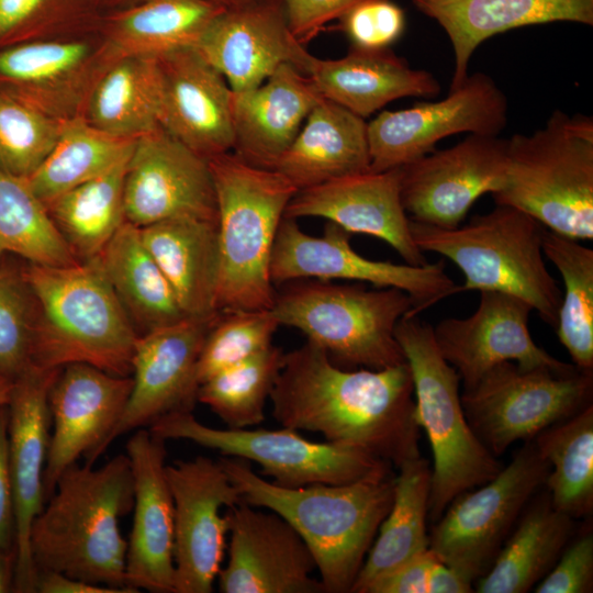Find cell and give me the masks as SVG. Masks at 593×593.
Segmentation results:
<instances>
[{
    "label": "cell",
    "instance_id": "1",
    "mask_svg": "<svg viewBox=\"0 0 593 593\" xmlns=\"http://www.w3.org/2000/svg\"><path fill=\"white\" fill-rule=\"evenodd\" d=\"M269 400L282 427L318 433L328 443L363 451L396 469L419 456V427L407 362L346 369L306 340L284 353Z\"/></svg>",
    "mask_w": 593,
    "mask_h": 593
},
{
    "label": "cell",
    "instance_id": "2",
    "mask_svg": "<svg viewBox=\"0 0 593 593\" xmlns=\"http://www.w3.org/2000/svg\"><path fill=\"white\" fill-rule=\"evenodd\" d=\"M134 503L133 474L126 454L100 468L68 467L30 530L36 571L59 572L116 589L126 586L127 541L120 521Z\"/></svg>",
    "mask_w": 593,
    "mask_h": 593
},
{
    "label": "cell",
    "instance_id": "3",
    "mask_svg": "<svg viewBox=\"0 0 593 593\" xmlns=\"http://www.w3.org/2000/svg\"><path fill=\"white\" fill-rule=\"evenodd\" d=\"M242 501L280 515L309 547L325 593H350L394 495L395 474L346 484L284 488L250 462L219 459Z\"/></svg>",
    "mask_w": 593,
    "mask_h": 593
},
{
    "label": "cell",
    "instance_id": "4",
    "mask_svg": "<svg viewBox=\"0 0 593 593\" xmlns=\"http://www.w3.org/2000/svg\"><path fill=\"white\" fill-rule=\"evenodd\" d=\"M24 269L37 307L31 363H87L130 377L138 333L98 257L70 266L25 262Z\"/></svg>",
    "mask_w": 593,
    "mask_h": 593
},
{
    "label": "cell",
    "instance_id": "5",
    "mask_svg": "<svg viewBox=\"0 0 593 593\" xmlns=\"http://www.w3.org/2000/svg\"><path fill=\"white\" fill-rule=\"evenodd\" d=\"M208 161L217 209L216 311L271 310V254L298 189L280 172L249 165L233 152Z\"/></svg>",
    "mask_w": 593,
    "mask_h": 593
},
{
    "label": "cell",
    "instance_id": "6",
    "mask_svg": "<svg viewBox=\"0 0 593 593\" xmlns=\"http://www.w3.org/2000/svg\"><path fill=\"white\" fill-rule=\"evenodd\" d=\"M496 204L518 209L557 234L593 238V120L556 110L544 127L507 139Z\"/></svg>",
    "mask_w": 593,
    "mask_h": 593
},
{
    "label": "cell",
    "instance_id": "7",
    "mask_svg": "<svg viewBox=\"0 0 593 593\" xmlns=\"http://www.w3.org/2000/svg\"><path fill=\"white\" fill-rule=\"evenodd\" d=\"M414 243L451 260L463 273L461 291H497L526 301L553 329L562 300L542 251L546 227L508 205L473 216L463 226L440 228L410 221Z\"/></svg>",
    "mask_w": 593,
    "mask_h": 593
},
{
    "label": "cell",
    "instance_id": "8",
    "mask_svg": "<svg viewBox=\"0 0 593 593\" xmlns=\"http://www.w3.org/2000/svg\"><path fill=\"white\" fill-rule=\"evenodd\" d=\"M276 291L271 312L346 369L379 370L406 362L395 337L398 322L413 310L396 288L366 289L318 279H298Z\"/></svg>",
    "mask_w": 593,
    "mask_h": 593
},
{
    "label": "cell",
    "instance_id": "9",
    "mask_svg": "<svg viewBox=\"0 0 593 593\" xmlns=\"http://www.w3.org/2000/svg\"><path fill=\"white\" fill-rule=\"evenodd\" d=\"M395 337L412 372L414 416L433 452L428 518L436 522L457 495L490 481L503 466L470 427L460 377L440 355L433 326L406 314Z\"/></svg>",
    "mask_w": 593,
    "mask_h": 593
},
{
    "label": "cell",
    "instance_id": "10",
    "mask_svg": "<svg viewBox=\"0 0 593 593\" xmlns=\"http://www.w3.org/2000/svg\"><path fill=\"white\" fill-rule=\"evenodd\" d=\"M148 429L165 441L190 440L223 457L254 461L284 488L346 484L393 473L384 460L333 443L311 441L288 427L221 429L202 424L192 411H182L158 418Z\"/></svg>",
    "mask_w": 593,
    "mask_h": 593
},
{
    "label": "cell",
    "instance_id": "11",
    "mask_svg": "<svg viewBox=\"0 0 593 593\" xmlns=\"http://www.w3.org/2000/svg\"><path fill=\"white\" fill-rule=\"evenodd\" d=\"M592 393L593 372L504 361L463 390L461 402L470 427L497 457L592 404Z\"/></svg>",
    "mask_w": 593,
    "mask_h": 593
},
{
    "label": "cell",
    "instance_id": "12",
    "mask_svg": "<svg viewBox=\"0 0 593 593\" xmlns=\"http://www.w3.org/2000/svg\"><path fill=\"white\" fill-rule=\"evenodd\" d=\"M550 466L534 439L490 481L457 495L434 522L429 550L471 582L491 567Z\"/></svg>",
    "mask_w": 593,
    "mask_h": 593
},
{
    "label": "cell",
    "instance_id": "13",
    "mask_svg": "<svg viewBox=\"0 0 593 593\" xmlns=\"http://www.w3.org/2000/svg\"><path fill=\"white\" fill-rule=\"evenodd\" d=\"M350 236L332 222L322 236H312L301 230L296 220L283 216L270 259L272 283L342 279L368 282L374 288H396L413 301V310L407 315H418L459 293V286L445 272L443 261L413 266L368 259L351 247Z\"/></svg>",
    "mask_w": 593,
    "mask_h": 593
},
{
    "label": "cell",
    "instance_id": "14",
    "mask_svg": "<svg viewBox=\"0 0 593 593\" xmlns=\"http://www.w3.org/2000/svg\"><path fill=\"white\" fill-rule=\"evenodd\" d=\"M507 99L483 72L468 75L439 101L382 111L367 123L370 170L402 167L458 133L497 136L507 122Z\"/></svg>",
    "mask_w": 593,
    "mask_h": 593
},
{
    "label": "cell",
    "instance_id": "15",
    "mask_svg": "<svg viewBox=\"0 0 593 593\" xmlns=\"http://www.w3.org/2000/svg\"><path fill=\"white\" fill-rule=\"evenodd\" d=\"M116 57L99 27L0 49V90L65 122L81 116L89 93Z\"/></svg>",
    "mask_w": 593,
    "mask_h": 593
},
{
    "label": "cell",
    "instance_id": "16",
    "mask_svg": "<svg viewBox=\"0 0 593 593\" xmlns=\"http://www.w3.org/2000/svg\"><path fill=\"white\" fill-rule=\"evenodd\" d=\"M166 475L174 500V593H210L228 534L221 510L242 496L220 460L204 456L166 465Z\"/></svg>",
    "mask_w": 593,
    "mask_h": 593
},
{
    "label": "cell",
    "instance_id": "17",
    "mask_svg": "<svg viewBox=\"0 0 593 593\" xmlns=\"http://www.w3.org/2000/svg\"><path fill=\"white\" fill-rule=\"evenodd\" d=\"M507 139L469 134L443 150H433L400 168L401 200L410 221L454 228L472 204L503 183Z\"/></svg>",
    "mask_w": 593,
    "mask_h": 593
},
{
    "label": "cell",
    "instance_id": "18",
    "mask_svg": "<svg viewBox=\"0 0 593 593\" xmlns=\"http://www.w3.org/2000/svg\"><path fill=\"white\" fill-rule=\"evenodd\" d=\"M124 211L137 227L179 217L217 222L208 159L161 126L138 136L125 168Z\"/></svg>",
    "mask_w": 593,
    "mask_h": 593
},
{
    "label": "cell",
    "instance_id": "19",
    "mask_svg": "<svg viewBox=\"0 0 593 593\" xmlns=\"http://www.w3.org/2000/svg\"><path fill=\"white\" fill-rule=\"evenodd\" d=\"M132 385L131 376H114L87 363L59 369L48 394L52 432L43 473L45 501L68 467L81 457L93 465L108 448Z\"/></svg>",
    "mask_w": 593,
    "mask_h": 593
},
{
    "label": "cell",
    "instance_id": "20",
    "mask_svg": "<svg viewBox=\"0 0 593 593\" xmlns=\"http://www.w3.org/2000/svg\"><path fill=\"white\" fill-rule=\"evenodd\" d=\"M230 545L219 572L223 593H325L315 560L300 535L275 512L244 501L225 513Z\"/></svg>",
    "mask_w": 593,
    "mask_h": 593
},
{
    "label": "cell",
    "instance_id": "21",
    "mask_svg": "<svg viewBox=\"0 0 593 593\" xmlns=\"http://www.w3.org/2000/svg\"><path fill=\"white\" fill-rule=\"evenodd\" d=\"M60 368L29 366L13 380L9 407V465L13 491L16 564L13 592H35L37 571L30 530L44 506L43 473L51 437V387Z\"/></svg>",
    "mask_w": 593,
    "mask_h": 593
},
{
    "label": "cell",
    "instance_id": "22",
    "mask_svg": "<svg viewBox=\"0 0 593 593\" xmlns=\"http://www.w3.org/2000/svg\"><path fill=\"white\" fill-rule=\"evenodd\" d=\"M216 315L186 317L138 335L132 357V390L108 447L118 437L149 427L165 415L192 411L200 387L199 355Z\"/></svg>",
    "mask_w": 593,
    "mask_h": 593
},
{
    "label": "cell",
    "instance_id": "23",
    "mask_svg": "<svg viewBox=\"0 0 593 593\" xmlns=\"http://www.w3.org/2000/svg\"><path fill=\"white\" fill-rule=\"evenodd\" d=\"M532 306L521 298L497 291H480L473 314L444 318L433 326L435 344L455 368L463 390L472 388L492 367L513 361L523 368H575L536 345L528 329Z\"/></svg>",
    "mask_w": 593,
    "mask_h": 593
},
{
    "label": "cell",
    "instance_id": "24",
    "mask_svg": "<svg viewBox=\"0 0 593 593\" xmlns=\"http://www.w3.org/2000/svg\"><path fill=\"white\" fill-rule=\"evenodd\" d=\"M133 488V524L125 558L126 586L175 591L174 500L166 475L165 440L139 428L126 444Z\"/></svg>",
    "mask_w": 593,
    "mask_h": 593
},
{
    "label": "cell",
    "instance_id": "25",
    "mask_svg": "<svg viewBox=\"0 0 593 593\" xmlns=\"http://www.w3.org/2000/svg\"><path fill=\"white\" fill-rule=\"evenodd\" d=\"M284 216L326 219L350 234L382 239L405 264L428 262L412 237L410 219L401 200L400 168L368 170L298 190Z\"/></svg>",
    "mask_w": 593,
    "mask_h": 593
},
{
    "label": "cell",
    "instance_id": "26",
    "mask_svg": "<svg viewBox=\"0 0 593 593\" xmlns=\"http://www.w3.org/2000/svg\"><path fill=\"white\" fill-rule=\"evenodd\" d=\"M159 125L187 147L210 159L233 150L232 89L194 47L156 57Z\"/></svg>",
    "mask_w": 593,
    "mask_h": 593
},
{
    "label": "cell",
    "instance_id": "27",
    "mask_svg": "<svg viewBox=\"0 0 593 593\" xmlns=\"http://www.w3.org/2000/svg\"><path fill=\"white\" fill-rule=\"evenodd\" d=\"M233 92L261 85L281 65L306 75L312 54L291 33L283 2L223 11L194 47Z\"/></svg>",
    "mask_w": 593,
    "mask_h": 593
},
{
    "label": "cell",
    "instance_id": "28",
    "mask_svg": "<svg viewBox=\"0 0 593 593\" xmlns=\"http://www.w3.org/2000/svg\"><path fill=\"white\" fill-rule=\"evenodd\" d=\"M322 98L309 76L291 64L253 89L233 92L232 152L249 165L273 170Z\"/></svg>",
    "mask_w": 593,
    "mask_h": 593
},
{
    "label": "cell",
    "instance_id": "29",
    "mask_svg": "<svg viewBox=\"0 0 593 593\" xmlns=\"http://www.w3.org/2000/svg\"><path fill=\"white\" fill-rule=\"evenodd\" d=\"M447 33L455 67L450 89L468 77L478 46L505 31L550 22L593 24V0H412Z\"/></svg>",
    "mask_w": 593,
    "mask_h": 593
},
{
    "label": "cell",
    "instance_id": "30",
    "mask_svg": "<svg viewBox=\"0 0 593 593\" xmlns=\"http://www.w3.org/2000/svg\"><path fill=\"white\" fill-rule=\"evenodd\" d=\"M306 76L321 96L366 119L404 97L434 98L440 85L428 71L412 68L389 48L351 47L337 59L311 56Z\"/></svg>",
    "mask_w": 593,
    "mask_h": 593
},
{
    "label": "cell",
    "instance_id": "31",
    "mask_svg": "<svg viewBox=\"0 0 593 593\" xmlns=\"http://www.w3.org/2000/svg\"><path fill=\"white\" fill-rule=\"evenodd\" d=\"M273 170L298 190L370 170L367 122L322 98Z\"/></svg>",
    "mask_w": 593,
    "mask_h": 593
},
{
    "label": "cell",
    "instance_id": "32",
    "mask_svg": "<svg viewBox=\"0 0 593 593\" xmlns=\"http://www.w3.org/2000/svg\"><path fill=\"white\" fill-rule=\"evenodd\" d=\"M139 232L183 313L195 318L215 316L220 271L217 222L170 219L139 227Z\"/></svg>",
    "mask_w": 593,
    "mask_h": 593
},
{
    "label": "cell",
    "instance_id": "33",
    "mask_svg": "<svg viewBox=\"0 0 593 593\" xmlns=\"http://www.w3.org/2000/svg\"><path fill=\"white\" fill-rule=\"evenodd\" d=\"M489 570L479 593H524L553 567L574 535V519L558 510L548 492L529 501Z\"/></svg>",
    "mask_w": 593,
    "mask_h": 593
},
{
    "label": "cell",
    "instance_id": "34",
    "mask_svg": "<svg viewBox=\"0 0 593 593\" xmlns=\"http://www.w3.org/2000/svg\"><path fill=\"white\" fill-rule=\"evenodd\" d=\"M97 257L138 335L189 317L144 245L139 227L125 221Z\"/></svg>",
    "mask_w": 593,
    "mask_h": 593
},
{
    "label": "cell",
    "instance_id": "35",
    "mask_svg": "<svg viewBox=\"0 0 593 593\" xmlns=\"http://www.w3.org/2000/svg\"><path fill=\"white\" fill-rule=\"evenodd\" d=\"M394 478L391 508L350 593H366L384 574L428 549V518L432 469L421 455L404 461Z\"/></svg>",
    "mask_w": 593,
    "mask_h": 593
},
{
    "label": "cell",
    "instance_id": "36",
    "mask_svg": "<svg viewBox=\"0 0 593 593\" xmlns=\"http://www.w3.org/2000/svg\"><path fill=\"white\" fill-rule=\"evenodd\" d=\"M223 11L208 0H148L101 15L99 29L116 56H160L195 47Z\"/></svg>",
    "mask_w": 593,
    "mask_h": 593
},
{
    "label": "cell",
    "instance_id": "37",
    "mask_svg": "<svg viewBox=\"0 0 593 593\" xmlns=\"http://www.w3.org/2000/svg\"><path fill=\"white\" fill-rule=\"evenodd\" d=\"M159 110L156 57L120 55L96 81L81 118L105 133L137 138L160 126Z\"/></svg>",
    "mask_w": 593,
    "mask_h": 593
},
{
    "label": "cell",
    "instance_id": "38",
    "mask_svg": "<svg viewBox=\"0 0 593 593\" xmlns=\"http://www.w3.org/2000/svg\"><path fill=\"white\" fill-rule=\"evenodd\" d=\"M135 141L105 133L81 116L65 121L53 149L25 180L46 202L125 164Z\"/></svg>",
    "mask_w": 593,
    "mask_h": 593
},
{
    "label": "cell",
    "instance_id": "39",
    "mask_svg": "<svg viewBox=\"0 0 593 593\" xmlns=\"http://www.w3.org/2000/svg\"><path fill=\"white\" fill-rule=\"evenodd\" d=\"M126 164L44 202L78 261L97 257L126 221Z\"/></svg>",
    "mask_w": 593,
    "mask_h": 593
},
{
    "label": "cell",
    "instance_id": "40",
    "mask_svg": "<svg viewBox=\"0 0 593 593\" xmlns=\"http://www.w3.org/2000/svg\"><path fill=\"white\" fill-rule=\"evenodd\" d=\"M534 441L550 466L552 506L573 519L593 511V405L539 433Z\"/></svg>",
    "mask_w": 593,
    "mask_h": 593
},
{
    "label": "cell",
    "instance_id": "41",
    "mask_svg": "<svg viewBox=\"0 0 593 593\" xmlns=\"http://www.w3.org/2000/svg\"><path fill=\"white\" fill-rule=\"evenodd\" d=\"M546 228L542 251L563 280L555 331L573 365L593 372V249Z\"/></svg>",
    "mask_w": 593,
    "mask_h": 593
},
{
    "label": "cell",
    "instance_id": "42",
    "mask_svg": "<svg viewBox=\"0 0 593 593\" xmlns=\"http://www.w3.org/2000/svg\"><path fill=\"white\" fill-rule=\"evenodd\" d=\"M0 249L42 266L78 260L51 219L45 203L24 178L0 169Z\"/></svg>",
    "mask_w": 593,
    "mask_h": 593
},
{
    "label": "cell",
    "instance_id": "43",
    "mask_svg": "<svg viewBox=\"0 0 593 593\" xmlns=\"http://www.w3.org/2000/svg\"><path fill=\"white\" fill-rule=\"evenodd\" d=\"M284 351L271 345L200 384L197 401L206 405L227 428H249L265 421L266 401L283 363Z\"/></svg>",
    "mask_w": 593,
    "mask_h": 593
},
{
    "label": "cell",
    "instance_id": "44",
    "mask_svg": "<svg viewBox=\"0 0 593 593\" xmlns=\"http://www.w3.org/2000/svg\"><path fill=\"white\" fill-rule=\"evenodd\" d=\"M90 0H0V49L99 27Z\"/></svg>",
    "mask_w": 593,
    "mask_h": 593
},
{
    "label": "cell",
    "instance_id": "45",
    "mask_svg": "<svg viewBox=\"0 0 593 593\" xmlns=\"http://www.w3.org/2000/svg\"><path fill=\"white\" fill-rule=\"evenodd\" d=\"M279 326L271 310L219 312L199 355V384L269 348Z\"/></svg>",
    "mask_w": 593,
    "mask_h": 593
},
{
    "label": "cell",
    "instance_id": "46",
    "mask_svg": "<svg viewBox=\"0 0 593 593\" xmlns=\"http://www.w3.org/2000/svg\"><path fill=\"white\" fill-rule=\"evenodd\" d=\"M4 256L0 261V373L14 380L32 365L37 307L25 261Z\"/></svg>",
    "mask_w": 593,
    "mask_h": 593
},
{
    "label": "cell",
    "instance_id": "47",
    "mask_svg": "<svg viewBox=\"0 0 593 593\" xmlns=\"http://www.w3.org/2000/svg\"><path fill=\"white\" fill-rule=\"evenodd\" d=\"M61 123L0 90V169L30 177L53 149Z\"/></svg>",
    "mask_w": 593,
    "mask_h": 593
},
{
    "label": "cell",
    "instance_id": "48",
    "mask_svg": "<svg viewBox=\"0 0 593 593\" xmlns=\"http://www.w3.org/2000/svg\"><path fill=\"white\" fill-rule=\"evenodd\" d=\"M339 21L351 47L371 51L389 48L402 35L405 25L402 9L390 0H366Z\"/></svg>",
    "mask_w": 593,
    "mask_h": 593
},
{
    "label": "cell",
    "instance_id": "49",
    "mask_svg": "<svg viewBox=\"0 0 593 593\" xmlns=\"http://www.w3.org/2000/svg\"><path fill=\"white\" fill-rule=\"evenodd\" d=\"M593 589V535L586 529L563 549L536 593H589Z\"/></svg>",
    "mask_w": 593,
    "mask_h": 593
},
{
    "label": "cell",
    "instance_id": "50",
    "mask_svg": "<svg viewBox=\"0 0 593 593\" xmlns=\"http://www.w3.org/2000/svg\"><path fill=\"white\" fill-rule=\"evenodd\" d=\"M363 1L366 0H283V9L291 33L305 45L327 23L340 20Z\"/></svg>",
    "mask_w": 593,
    "mask_h": 593
},
{
    "label": "cell",
    "instance_id": "51",
    "mask_svg": "<svg viewBox=\"0 0 593 593\" xmlns=\"http://www.w3.org/2000/svg\"><path fill=\"white\" fill-rule=\"evenodd\" d=\"M8 427L9 407L7 404L0 406V549L15 550V522L9 465Z\"/></svg>",
    "mask_w": 593,
    "mask_h": 593
},
{
    "label": "cell",
    "instance_id": "52",
    "mask_svg": "<svg viewBox=\"0 0 593 593\" xmlns=\"http://www.w3.org/2000/svg\"><path fill=\"white\" fill-rule=\"evenodd\" d=\"M434 559L428 548L374 581L366 593H428L427 579Z\"/></svg>",
    "mask_w": 593,
    "mask_h": 593
},
{
    "label": "cell",
    "instance_id": "53",
    "mask_svg": "<svg viewBox=\"0 0 593 593\" xmlns=\"http://www.w3.org/2000/svg\"><path fill=\"white\" fill-rule=\"evenodd\" d=\"M35 592L40 593H133L126 589H116L70 578L59 572L40 571L36 577Z\"/></svg>",
    "mask_w": 593,
    "mask_h": 593
},
{
    "label": "cell",
    "instance_id": "54",
    "mask_svg": "<svg viewBox=\"0 0 593 593\" xmlns=\"http://www.w3.org/2000/svg\"><path fill=\"white\" fill-rule=\"evenodd\" d=\"M472 583L435 556L428 572V593H470L474 591Z\"/></svg>",
    "mask_w": 593,
    "mask_h": 593
},
{
    "label": "cell",
    "instance_id": "55",
    "mask_svg": "<svg viewBox=\"0 0 593 593\" xmlns=\"http://www.w3.org/2000/svg\"><path fill=\"white\" fill-rule=\"evenodd\" d=\"M15 564V550L0 549V593L13 591Z\"/></svg>",
    "mask_w": 593,
    "mask_h": 593
},
{
    "label": "cell",
    "instance_id": "56",
    "mask_svg": "<svg viewBox=\"0 0 593 593\" xmlns=\"http://www.w3.org/2000/svg\"><path fill=\"white\" fill-rule=\"evenodd\" d=\"M98 12L103 14L123 11L139 5L148 0H90Z\"/></svg>",
    "mask_w": 593,
    "mask_h": 593
},
{
    "label": "cell",
    "instance_id": "57",
    "mask_svg": "<svg viewBox=\"0 0 593 593\" xmlns=\"http://www.w3.org/2000/svg\"><path fill=\"white\" fill-rule=\"evenodd\" d=\"M225 11L239 10L256 5H262L275 2H283V0H208Z\"/></svg>",
    "mask_w": 593,
    "mask_h": 593
},
{
    "label": "cell",
    "instance_id": "58",
    "mask_svg": "<svg viewBox=\"0 0 593 593\" xmlns=\"http://www.w3.org/2000/svg\"><path fill=\"white\" fill-rule=\"evenodd\" d=\"M13 380L0 373V406L9 403Z\"/></svg>",
    "mask_w": 593,
    "mask_h": 593
},
{
    "label": "cell",
    "instance_id": "59",
    "mask_svg": "<svg viewBox=\"0 0 593 593\" xmlns=\"http://www.w3.org/2000/svg\"><path fill=\"white\" fill-rule=\"evenodd\" d=\"M4 255H5V254L0 249V261H1V259L3 258Z\"/></svg>",
    "mask_w": 593,
    "mask_h": 593
}]
</instances>
